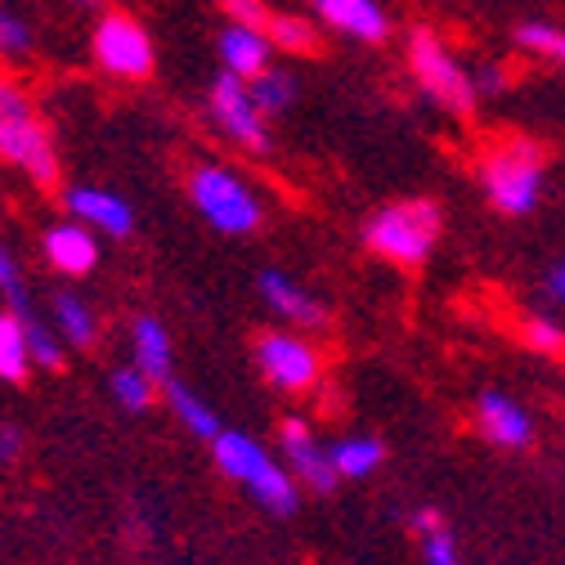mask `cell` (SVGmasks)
<instances>
[{"label":"cell","instance_id":"24","mask_svg":"<svg viewBox=\"0 0 565 565\" xmlns=\"http://www.w3.org/2000/svg\"><path fill=\"white\" fill-rule=\"evenodd\" d=\"M265 36L274 50H288V54H310L315 41H319V28L310 19H297V14H274L265 23Z\"/></svg>","mask_w":565,"mask_h":565},{"label":"cell","instance_id":"32","mask_svg":"<svg viewBox=\"0 0 565 565\" xmlns=\"http://www.w3.org/2000/svg\"><path fill=\"white\" fill-rule=\"evenodd\" d=\"M471 86H476V99H499L508 90V73L503 63H480L471 73Z\"/></svg>","mask_w":565,"mask_h":565},{"label":"cell","instance_id":"28","mask_svg":"<svg viewBox=\"0 0 565 565\" xmlns=\"http://www.w3.org/2000/svg\"><path fill=\"white\" fill-rule=\"evenodd\" d=\"M417 547H422V565H462L458 561V539L449 534L445 521L417 530Z\"/></svg>","mask_w":565,"mask_h":565},{"label":"cell","instance_id":"4","mask_svg":"<svg viewBox=\"0 0 565 565\" xmlns=\"http://www.w3.org/2000/svg\"><path fill=\"white\" fill-rule=\"evenodd\" d=\"M0 162L19 167L36 184L58 180V149L50 139V126L28 99V90L14 82H0Z\"/></svg>","mask_w":565,"mask_h":565},{"label":"cell","instance_id":"19","mask_svg":"<svg viewBox=\"0 0 565 565\" xmlns=\"http://www.w3.org/2000/svg\"><path fill=\"white\" fill-rule=\"evenodd\" d=\"M32 373V345H28V323L23 315L6 310L0 315V382H28Z\"/></svg>","mask_w":565,"mask_h":565},{"label":"cell","instance_id":"30","mask_svg":"<svg viewBox=\"0 0 565 565\" xmlns=\"http://www.w3.org/2000/svg\"><path fill=\"white\" fill-rule=\"evenodd\" d=\"M221 10L230 23H243V28H265L274 19L265 0H221Z\"/></svg>","mask_w":565,"mask_h":565},{"label":"cell","instance_id":"20","mask_svg":"<svg viewBox=\"0 0 565 565\" xmlns=\"http://www.w3.org/2000/svg\"><path fill=\"white\" fill-rule=\"evenodd\" d=\"M162 395H167V408L184 422V427H189L198 440H216V436H221V417H216V408H206L189 386H180V382L171 377V382H162Z\"/></svg>","mask_w":565,"mask_h":565},{"label":"cell","instance_id":"12","mask_svg":"<svg viewBox=\"0 0 565 565\" xmlns=\"http://www.w3.org/2000/svg\"><path fill=\"white\" fill-rule=\"evenodd\" d=\"M63 202H67V216L82 221V225L95 230V234L130 238V230H135V211H130V202L117 198V193H108V189H90V184H82V189H67Z\"/></svg>","mask_w":565,"mask_h":565},{"label":"cell","instance_id":"25","mask_svg":"<svg viewBox=\"0 0 565 565\" xmlns=\"http://www.w3.org/2000/svg\"><path fill=\"white\" fill-rule=\"evenodd\" d=\"M521 341L534 355H547V360H561L565 355V328L552 319V315H525L521 319Z\"/></svg>","mask_w":565,"mask_h":565},{"label":"cell","instance_id":"35","mask_svg":"<svg viewBox=\"0 0 565 565\" xmlns=\"http://www.w3.org/2000/svg\"><path fill=\"white\" fill-rule=\"evenodd\" d=\"M0 58H6V54H0Z\"/></svg>","mask_w":565,"mask_h":565},{"label":"cell","instance_id":"9","mask_svg":"<svg viewBox=\"0 0 565 565\" xmlns=\"http://www.w3.org/2000/svg\"><path fill=\"white\" fill-rule=\"evenodd\" d=\"M211 117H216V126L234 139L238 149H247V153L269 149V117L260 113V104L252 99L243 77L221 73L216 82H211Z\"/></svg>","mask_w":565,"mask_h":565},{"label":"cell","instance_id":"22","mask_svg":"<svg viewBox=\"0 0 565 565\" xmlns=\"http://www.w3.org/2000/svg\"><path fill=\"white\" fill-rule=\"evenodd\" d=\"M247 90H252V99L260 104V113L265 117H274V113H282L292 99H297V77L288 73V67H260V73L247 82Z\"/></svg>","mask_w":565,"mask_h":565},{"label":"cell","instance_id":"1","mask_svg":"<svg viewBox=\"0 0 565 565\" xmlns=\"http://www.w3.org/2000/svg\"><path fill=\"white\" fill-rule=\"evenodd\" d=\"M440 243V206L431 198H399L373 211L364 225V247L399 269L427 265Z\"/></svg>","mask_w":565,"mask_h":565},{"label":"cell","instance_id":"29","mask_svg":"<svg viewBox=\"0 0 565 565\" xmlns=\"http://www.w3.org/2000/svg\"><path fill=\"white\" fill-rule=\"evenodd\" d=\"M28 323V345H32V364L36 369H58L63 364V345H58V337L32 315V319H23Z\"/></svg>","mask_w":565,"mask_h":565},{"label":"cell","instance_id":"8","mask_svg":"<svg viewBox=\"0 0 565 565\" xmlns=\"http://www.w3.org/2000/svg\"><path fill=\"white\" fill-rule=\"evenodd\" d=\"M95 63L108 77L145 82L153 73V41L130 14H104L95 23Z\"/></svg>","mask_w":565,"mask_h":565},{"label":"cell","instance_id":"26","mask_svg":"<svg viewBox=\"0 0 565 565\" xmlns=\"http://www.w3.org/2000/svg\"><path fill=\"white\" fill-rule=\"evenodd\" d=\"M516 45L534 58H547V63H561L565 67V32L552 28V23H521L516 28Z\"/></svg>","mask_w":565,"mask_h":565},{"label":"cell","instance_id":"33","mask_svg":"<svg viewBox=\"0 0 565 565\" xmlns=\"http://www.w3.org/2000/svg\"><path fill=\"white\" fill-rule=\"evenodd\" d=\"M543 297H547V306L565 310V260H556V265L543 274Z\"/></svg>","mask_w":565,"mask_h":565},{"label":"cell","instance_id":"13","mask_svg":"<svg viewBox=\"0 0 565 565\" xmlns=\"http://www.w3.org/2000/svg\"><path fill=\"white\" fill-rule=\"evenodd\" d=\"M315 14L323 28L355 36V41H386L391 36V14L377 6V0H315Z\"/></svg>","mask_w":565,"mask_h":565},{"label":"cell","instance_id":"21","mask_svg":"<svg viewBox=\"0 0 565 565\" xmlns=\"http://www.w3.org/2000/svg\"><path fill=\"white\" fill-rule=\"evenodd\" d=\"M54 323H58V332L73 341V345H95L99 341V319H95V310L82 301V297H73V292H58L54 297Z\"/></svg>","mask_w":565,"mask_h":565},{"label":"cell","instance_id":"16","mask_svg":"<svg viewBox=\"0 0 565 565\" xmlns=\"http://www.w3.org/2000/svg\"><path fill=\"white\" fill-rule=\"evenodd\" d=\"M216 50H221L225 73H234V77H243V82H252L260 67H269V58H274V45H269L265 28H243V23H230V28L221 32Z\"/></svg>","mask_w":565,"mask_h":565},{"label":"cell","instance_id":"14","mask_svg":"<svg viewBox=\"0 0 565 565\" xmlns=\"http://www.w3.org/2000/svg\"><path fill=\"white\" fill-rule=\"evenodd\" d=\"M260 301H265L274 315L288 319L292 328H323V323H328V306H323L319 297H310L297 278L278 274V269H265V274H260Z\"/></svg>","mask_w":565,"mask_h":565},{"label":"cell","instance_id":"18","mask_svg":"<svg viewBox=\"0 0 565 565\" xmlns=\"http://www.w3.org/2000/svg\"><path fill=\"white\" fill-rule=\"evenodd\" d=\"M328 458L337 467V480H369L386 462V445L377 436H345L328 445Z\"/></svg>","mask_w":565,"mask_h":565},{"label":"cell","instance_id":"34","mask_svg":"<svg viewBox=\"0 0 565 565\" xmlns=\"http://www.w3.org/2000/svg\"><path fill=\"white\" fill-rule=\"evenodd\" d=\"M19 449H23V436L14 427H0V467H10L19 458Z\"/></svg>","mask_w":565,"mask_h":565},{"label":"cell","instance_id":"3","mask_svg":"<svg viewBox=\"0 0 565 565\" xmlns=\"http://www.w3.org/2000/svg\"><path fill=\"white\" fill-rule=\"evenodd\" d=\"M211 458H216V467H221L230 480L247 484L252 499H256L265 512H274V516H292V512H297V503H301L297 489H301V484L292 480L288 467L269 458V449H265L260 440L221 427V436L211 440Z\"/></svg>","mask_w":565,"mask_h":565},{"label":"cell","instance_id":"5","mask_svg":"<svg viewBox=\"0 0 565 565\" xmlns=\"http://www.w3.org/2000/svg\"><path fill=\"white\" fill-rule=\"evenodd\" d=\"M404 58H408V73L413 82L422 86L431 104H440L445 113H458L467 117L480 99H476V86H471V73L462 67V58L449 50V41L431 28H413L408 41H404Z\"/></svg>","mask_w":565,"mask_h":565},{"label":"cell","instance_id":"2","mask_svg":"<svg viewBox=\"0 0 565 565\" xmlns=\"http://www.w3.org/2000/svg\"><path fill=\"white\" fill-rule=\"evenodd\" d=\"M543 184H547V158L525 135L489 149L480 162V193L503 216H530L543 202Z\"/></svg>","mask_w":565,"mask_h":565},{"label":"cell","instance_id":"27","mask_svg":"<svg viewBox=\"0 0 565 565\" xmlns=\"http://www.w3.org/2000/svg\"><path fill=\"white\" fill-rule=\"evenodd\" d=\"M0 297L6 306L23 319H32V297H28V282H23V269H19V256L0 243Z\"/></svg>","mask_w":565,"mask_h":565},{"label":"cell","instance_id":"11","mask_svg":"<svg viewBox=\"0 0 565 565\" xmlns=\"http://www.w3.org/2000/svg\"><path fill=\"white\" fill-rule=\"evenodd\" d=\"M278 449L288 458V471L301 489L310 493H332L337 489V467L328 458V445H319V436L310 431L306 417H288L278 427Z\"/></svg>","mask_w":565,"mask_h":565},{"label":"cell","instance_id":"17","mask_svg":"<svg viewBox=\"0 0 565 565\" xmlns=\"http://www.w3.org/2000/svg\"><path fill=\"white\" fill-rule=\"evenodd\" d=\"M130 345H135V364L145 369L158 386L171 382V332H167L158 319L139 315L135 328H130Z\"/></svg>","mask_w":565,"mask_h":565},{"label":"cell","instance_id":"31","mask_svg":"<svg viewBox=\"0 0 565 565\" xmlns=\"http://www.w3.org/2000/svg\"><path fill=\"white\" fill-rule=\"evenodd\" d=\"M32 50V32L0 6V54H28Z\"/></svg>","mask_w":565,"mask_h":565},{"label":"cell","instance_id":"7","mask_svg":"<svg viewBox=\"0 0 565 565\" xmlns=\"http://www.w3.org/2000/svg\"><path fill=\"white\" fill-rule=\"evenodd\" d=\"M256 369L274 391H288V395H301L323 377L319 350L297 332H265L256 341Z\"/></svg>","mask_w":565,"mask_h":565},{"label":"cell","instance_id":"10","mask_svg":"<svg viewBox=\"0 0 565 565\" xmlns=\"http://www.w3.org/2000/svg\"><path fill=\"white\" fill-rule=\"evenodd\" d=\"M476 431L503 454H525L534 445V413L508 391L476 395Z\"/></svg>","mask_w":565,"mask_h":565},{"label":"cell","instance_id":"23","mask_svg":"<svg viewBox=\"0 0 565 565\" xmlns=\"http://www.w3.org/2000/svg\"><path fill=\"white\" fill-rule=\"evenodd\" d=\"M108 391H113V399L126 408V413H145L149 404H153V395H158V382L139 369V364H130V369H117L113 377H108Z\"/></svg>","mask_w":565,"mask_h":565},{"label":"cell","instance_id":"6","mask_svg":"<svg viewBox=\"0 0 565 565\" xmlns=\"http://www.w3.org/2000/svg\"><path fill=\"white\" fill-rule=\"evenodd\" d=\"M189 198L193 206L202 211V221L206 225H216L221 234H252L260 230V198L225 167H193L189 175Z\"/></svg>","mask_w":565,"mask_h":565},{"label":"cell","instance_id":"15","mask_svg":"<svg viewBox=\"0 0 565 565\" xmlns=\"http://www.w3.org/2000/svg\"><path fill=\"white\" fill-rule=\"evenodd\" d=\"M45 260L67 278H86L99 265L95 230H86L82 221H63V225L45 230Z\"/></svg>","mask_w":565,"mask_h":565}]
</instances>
